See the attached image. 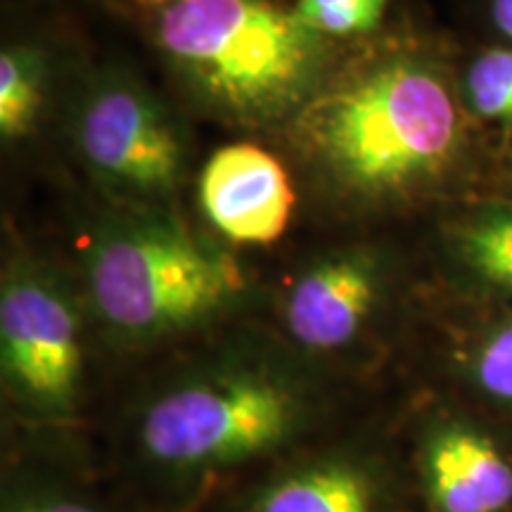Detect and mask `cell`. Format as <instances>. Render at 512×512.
I'll list each match as a JSON object with an SVG mask.
<instances>
[{
	"label": "cell",
	"instance_id": "6da1fadb",
	"mask_svg": "<svg viewBox=\"0 0 512 512\" xmlns=\"http://www.w3.org/2000/svg\"><path fill=\"white\" fill-rule=\"evenodd\" d=\"M318 375L266 351H223L147 392L102 470L140 512H204L254 472L330 437Z\"/></svg>",
	"mask_w": 512,
	"mask_h": 512
},
{
	"label": "cell",
	"instance_id": "7a4b0ae2",
	"mask_svg": "<svg viewBox=\"0 0 512 512\" xmlns=\"http://www.w3.org/2000/svg\"><path fill=\"white\" fill-rule=\"evenodd\" d=\"M325 169L363 195H399L437 181L460 152L463 124L430 62L394 57L325 95L306 119Z\"/></svg>",
	"mask_w": 512,
	"mask_h": 512
},
{
	"label": "cell",
	"instance_id": "3957f363",
	"mask_svg": "<svg viewBox=\"0 0 512 512\" xmlns=\"http://www.w3.org/2000/svg\"><path fill=\"white\" fill-rule=\"evenodd\" d=\"M159 50L204 98L275 119L311 88L320 36L273 0H131Z\"/></svg>",
	"mask_w": 512,
	"mask_h": 512
},
{
	"label": "cell",
	"instance_id": "277c9868",
	"mask_svg": "<svg viewBox=\"0 0 512 512\" xmlns=\"http://www.w3.org/2000/svg\"><path fill=\"white\" fill-rule=\"evenodd\" d=\"M245 292V273L176 226H131L95 245L88 299L121 349H150L202 328Z\"/></svg>",
	"mask_w": 512,
	"mask_h": 512
},
{
	"label": "cell",
	"instance_id": "5b68a950",
	"mask_svg": "<svg viewBox=\"0 0 512 512\" xmlns=\"http://www.w3.org/2000/svg\"><path fill=\"white\" fill-rule=\"evenodd\" d=\"M86 330L79 306L48 275L12 271L0 290V377L27 425L64 432L86 399Z\"/></svg>",
	"mask_w": 512,
	"mask_h": 512
},
{
	"label": "cell",
	"instance_id": "8992f818",
	"mask_svg": "<svg viewBox=\"0 0 512 512\" xmlns=\"http://www.w3.org/2000/svg\"><path fill=\"white\" fill-rule=\"evenodd\" d=\"M204 512H420L401 444L325 437L254 472Z\"/></svg>",
	"mask_w": 512,
	"mask_h": 512
},
{
	"label": "cell",
	"instance_id": "52a82bcc",
	"mask_svg": "<svg viewBox=\"0 0 512 512\" xmlns=\"http://www.w3.org/2000/svg\"><path fill=\"white\" fill-rule=\"evenodd\" d=\"M401 448L420 512H512V430L503 422L434 406Z\"/></svg>",
	"mask_w": 512,
	"mask_h": 512
},
{
	"label": "cell",
	"instance_id": "ba28073f",
	"mask_svg": "<svg viewBox=\"0 0 512 512\" xmlns=\"http://www.w3.org/2000/svg\"><path fill=\"white\" fill-rule=\"evenodd\" d=\"M382 302V271L368 254L320 259L294 280L283 302L290 347L311 361L349 356L370 337Z\"/></svg>",
	"mask_w": 512,
	"mask_h": 512
},
{
	"label": "cell",
	"instance_id": "9c48e42d",
	"mask_svg": "<svg viewBox=\"0 0 512 512\" xmlns=\"http://www.w3.org/2000/svg\"><path fill=\"white\" fill-rule=\"evenodd\" d=\"M79 143L102 176L138 192L174 188L183 171L181 138L136 88H100L81 112Z\"/></svg>",
	"mask_w": 512,
	"mask_h": 512
},
{
	"label": "cell",
	"instance_id": "30bf717a",
	"mask_svg": "<svg viewBox=\"0 0 512 512\" xmlns=\"http://www.w3.org/2000/svg\"><path fill=\"white\" fill-rule=\"evenodd\" d=\"M207 219L238 245H271L285 233L294 190L283 164L261 147L238 143L216 150L200 176Z\"/></svg>",
	"mask_w": 512,
	"mask_h": 512
},
{
	"label": "cell",
	"instance_id": "8fae6325",
	"mask_svg": "<svg viewBox=\"0 0 512 512\" xmlns=\"http://www.w3.org/2000/svg\"><path fill=\"white\" fill-rule=\"evenodd\" d=\"M0 512H140L100 463L67 439H46L5 456Z\"/></svg>",
	"mask_w": 512,
	"mask_h": 512
},
{
	"label": "cell",
	"instance_id": "7c38bea8",
	"mask_svg": "<svg viewBox=\"0 0 512 512\" xmlns=\"http://www.w3.org/2000/svg\"><path fill=\"white\" fill-rule=\"evenodd\" d=\"M456 366L475 399L512 430V313L472 332L460 344Z\"/></svg>",
	"mask_w": 512,
	"mask_h": 512
},
{
	"label": "cell",
	"instance_id": "4fadbf2b",
	"mask_svg": "<svg viewBox=\"0 0 512 512\" xmlns=\"http://www.w3.org/2000/svg\"><path fill=\"white\" fill-rule=\"evenodd\" d=\"M458 249L470 271L512 302V204H486L458 230Z\"/></svg>",
	"mask_w": 512,
	"mask_h": 512
},
{
	"label": "cell",
	"instance_id": "5bb4252c",
	"mask_svg": "<svg viewBox=\"0 0 512 512\" xmlns=\"http://www.w3.org/2000/svg\"><path fill=\"white\" fill-rule=\"evenodd\" d=\"M41 62L29 48H5L0 55V133L19 138L41 112Z\"/></svg>",
	"mask_w": 512,
	"mask_h": 512
},
{
	"label": "cell",
	"instance_id": "9a60e30c",
	"mask_svg": "<svg viewBox=\"0 0 512 512\" xmlns=\"http://www.w3.org/2000/svg\"><path fill=\"white\" fill-rule=\"evenodd\" d=\"M392 0H297L294 17L316 36H361L380 27Z\"/></svg>",
	"mask_w": 512,
	"mask_h": 512
},
{
	"label": "cell",
	"instance_id": "2e32d148",
	"mask_svg": "<svg viewBox=\"0 0 512 512\" xmlns=\"http://www.w3.org/2000/svg\"><path fill=\"white\" fill-rule=\"evenodd\" d=\"M465 93L472 112L482 119L512 124V50H486L470 64Z\"/></svg>",
	"mask_w": 512,
	"mask_h": 512
},
{
	"label": "cell",
	"instance_id": "e0dca14e",
	"mask_svg": "<svg viewBox=\"0 0 512 512\" xmlns=\"http://www.w3.org/2000/svg\"><path fill=\"white\" fill-rule=\"evenodd\" d=\"M491 17L498 31L512 38V0H491Z\"/></svg>",
	"mask_w": 512,
	"mask_h": 512
}]
</instances>
